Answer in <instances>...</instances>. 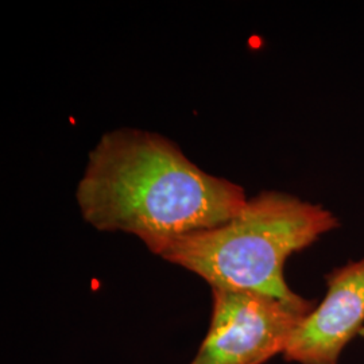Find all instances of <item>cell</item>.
Returning a JSON list of instances; mask_svg holds the SVG:
<instances>
[{
  "mask_svg": "<svg viewBox=\"0 0 364 364\" xmlns=\"http://www.w3.org/2000/svg\"><path fill=\"white\" fill-rule=\"evenodd\" d=\"M82 219L136 236L161 254L185 235L218 227L245 207V189L205 173L168 138L135 129L105 134L76 191Z\"/></svg>",
  "mask_w": 364,
  "mask_h": 364,
  "instance_id": "cell-1",
  "label": "cell"
},
{
  "mask_svg": "<svg viewBox=\"0 0 364 364\" xmlns=\"http://www.w3.org/2000/svg\"><path fill=\"white\" fill-rule=\"evenodd\" d=\"M338 227V218L323 205L267 191L248 198L232 219L177 239L161 258L198 275L210 289L306 304L285 281L287 258Z\"/></svg>",
  "mask_w": 364,
  "mask_h": 364,
  "instance_id": "cell-2",
  "label": "cell"
},
{
  "mask_svg": "<svg viewBox=\"0 0 364 364\" xmlns=\"http://www.w3.org/2000/svg\"><path fill=\"white\" fill-rule=\"evenodd\" d=\"M205 338L189 364H264L287 350L312 301L290 304L254 291L210 289Z\"/></svg>",
  "mask_w": 364,
  "mask_h": 364,
  "instance_id": "cell-3",
  "label": "cell"
},
{
  "mask_svg": "<svg viewBox=\"0 0 364 364\" xmlns=\"http://www.w3.org/2000/svg\"><path fill=\"white\" fill-rule=\"evenodd\" d=\"M364 324V259L326 277V297L294 329L284 358L290 363L338 364Z\"/></svg>",
  "mask_w": 364,
  "mask_h": 364,
  "instance_id": "cell-4",
  "label": "cell"
}]
</instances>
